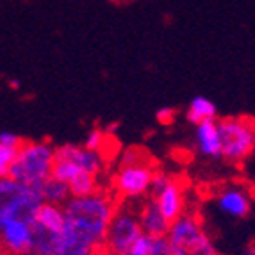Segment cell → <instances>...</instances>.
I'll return each mask as SVG.
<instances>
[{"label":"cell","mask_w":255,"mask_h":255,"mask_svg":"<svg viewBox=\"0 0 255 255\" xmlns=\"http://www.w3.org/2000/svg\"><path fill=\"white\" fill-rule=\"evenodd\" d=\"M195 143L198 152L207 159H221V141L216 120H205L196 125Z\"/></svg>","instance_id":"obj_13"},{"label":"cell","mask_w":255,"mask_h":255,"mask_svg":"<svg viewBox=\"0 0 255 255\" xmlns=\"http://www.w3.org/2000/svg\"><path fill=\"white\" fill-rule=\"evenodd\" d=\"M54 255H100V252L61 230Z\"/></svg>","instance_id":"obj_17"},{"label":"cell","mask_w":255,"mask_h":255,"mask_svg":"<svg viewBox=\"0 0 255 255\" xmlns=\"http://www.w3.org/2000/svg\"><path fill=\"white\" fill-rule=\"evenodd\" d=\"M115 209V198H111L102 191L82 198H70L63 205V232L102 252L104 236Z\"/></svg>","instance_id":"obj_1"},{"label":"cell","mask_w":255,"mask_h":255,"mask_svg":"<svg viewBox=\"0 0 255 255\" xmlns=\"http://www.w3.org/2000/svg\"><path fill=\"white\" fill-rule=\"evenodd\" d=\"M0 255H4V252H2V248H0Z\"/></svg>","instance_id":"obj_28"},{"label":"cell","mask_w":255,"mask_h":255,"mask_svg":"<svg viewBox=\"0 0 255 255\" xmlns=\"http://www.w3.org/2000/svg\"><path fill=\"white\" fill-rule=\"evenodd\" d=\"M173 116H175V111L171 107H162V109L157 111V122L161 124H171L173 122Z\"/></svg>","instance_id":"obj_26"},{"label":"cell","mask_w":255,"mask_h":255,"mask_svg":"<svg viewBox=\"0 0 255 255\" xmlns=\"http://www.w3.org/2000/svg\"><path fill=\"white\" fill-rule=\"evenodd\" d=\"M139 150L137 148H127L122 157H120V166H127V164H136V162H143L146 161L145 155H139Z\"/></svg>","instance_id":"obj_23"},{"label":"cell","mask_w":255,"mask_h":255,"mask_svg":"<svg viewBox=\"0 0 255 255\" xmlns=\"http://www.w3.org/2000/svg\"><path fill=\"white\" fill-rule=\"evenodd\" d=\"M221 141V159L229 162H243L255 148V128L250 118L218 120Z\"/></svg>","instance_id":"obj_6"},{"label":"cell","mask_w":255,"mask_h":255,"mask_svg":"<svg viewBox=\"0 0 255 255\" xmlns=\"http://www.w3.org/2000/svg\"><path fill=\"white\" fill-rule=\"evenodd\" d=\"M143 234L136 216V205L124 200L116 204L115 213L107 225L100 255H127L132 243Z\"/></svg>","instance_id":"obj_5"},{"label":"cell","mask_w":255,"mask_h":255,"mask_svg":"<svg viewBox=\"0 0 255 255\" xmlns=\"http://www.w3.org/2000/svg\"><path fill=\"white\" fill-rule=\"evenodd\" d=\"M30 243V223L5 221L0 225V248L7 255H23Z\"/></svg>","instance_id":"obj_11"},{"label":"cell","mask_w":255,"mask_h":255,"mask_svg":"<svg viewBox=\"0 0 255 255\" xmlns=\"http://www.w3.org/2000/svg\"><path fill=\"white\" fill-rule=\"evenodd\" d=\"M153 171H155V168L146 161L120 166V170L116 171L115 179H113L116 195H120L127 202L139 200L141 196L148 195Z\"/></svg>","instance_id":"obj_7"},{"label":"cell","mask_w":255,"mask_h":255,"mask_svg":"<svg viewBox=\"0 0 255 255\" xmlns=\"http://www.w3.org/2000/svg\"><path fill=\"white\" fill-rule=\"evenodd\" d=\"M59 234L52 230L39 227L36 223L30 225V243L29 248L23 255H54V250L57 247Z\"/></svg>","instance_id":"obj_14"},{"label":"cell","mask_w":255,"mask_h":255,"mask_svg":"<svg viewBox=\"0 0 255 255\" xmlns=\"http://www.w3.org/2000/svg\"><path fill=\"white\" fill-rule=\"evenodd\" d=\"M216 205L225 216L243 220L252 213V196L239 186H229L218 193Z\"/></svg>","instance_id":"obj_10"},{"label":"cell","mask_w":255,"mask_h":255,"mask_svg":"<svg viewBox=\"0 0 255 255\" xmlns=\"http://www.w3.org/2000/svg\"><path fill=\"white\" fill-rule=\"evenodd\" d=\"M155 204H157L161 214L166 220L175 221L179 216H182L186 213V198H184V187L179 180L171 179L168 182V186L159 193L155 198Z\"/></svg>","instance_id":"obj_12"},{"label":"cell","mask_w":255,"mask_h":255,"mask_svg":"<svg viewBox=\"0 0 255 255\" xmlns=\"http://www.w3.org/2000/svg\"><path fill=\"white\" fill-rule=\"evenodd\" d=\"M21 143H23V139H21L18 134H13V132H0V145L18 148Z\"/></svg>","instance_id":"obj_25"},{"label":"cell","mask_w":255,"mask_h":255,"mask_svg":"<svg viewBox=\"0 0 255 255\" xmlns=\"http://www.w3.org/2000/svg\"><path fill=\"white\" fill-rule=\"evenodd\" d=\"M32 223H36V225H39V227H45V229L52 230V232L61 234V230H63V225H64L63 207H61V205L45 204V202H43V204L38 207V211H36V216H34V221H32Z\"/></svg>","instance_id":"obj_15"},{"label":"cell","mask_w":255,"mask_h":255,"mask_svg":"<svg viewBox=\"0 0 255 255\" xmlns=\"http://www.w3.org/2000/svg\"><path fill=\"white\" fill-rule=\"evenodd\" d=\"M39 195H41V200L45 202V204L61 205V207L72 198L68 191V184L61 182V180L54 179V177H48V179L39 186Z\"/></svg>","instance_id":"obj_16"},{"label":"cell","mask_w":255,"mask_h":255,"mask_svg":"<svg viewBox=\"0 0 255 255\" xmlns=\"http://www.w3.org/2000/svg\"><path fill=\"white\" fill-rule=\"evenodd\" d=\"M186 118L193 125L202 124L205 120H216V106L205 97H195L189 104Z\"/></svg>","instance_id":"obj_18"},{"label":"cell","mask_w":255,"mask_h":255,"mask_svg":"<svg viewBox=\"0 0 255 255\" xmlns=\"http://www.w3.org/2000/svg\"><path fill=\"white\" fill-rule=\"evenodd\" d=\"M43 204L38 187H30L16 180L0 179V225L5 221H34L36 211Z\"/></svg>","instance_id":"obj_4"},{"label":"cell","mask_w":255,"mask_h":255,"mask_svg":"<svg viewBox=\"0 0 255 255\" xmlns=\"http://www.w3.org/2000/svg\"><path fill=\"white\" fill-rule=\"evenodd\" d=\"M18 148H11V146L0 145V179H5L11 170L14 157H16Z\"/></svg>","instance_id":"obj_21"},{"label":"cell","mask_w":255,"mask_h":255,"mask_svg":"<svg viewBox=\"0 0 255 255\" xmlns=\"http://www.w3.org/2000/svg\"><path fill=\"white\" fill-rule=\"evenodd\" d=\"M239 255H255V252H254V248L250 247V248H247V250H243Z\"/></svg>","instance_id":"obj_27"},{"label":"cell","mask_w":255,"mask_h":255,"mask_svg":"<svg viewBox=\"0 0 255 255\" xmlns=\"http://www.w3.org/2000/svg\"><path fill=\"white\" fill-rule=\"evenodd\" d=\"M68 191L72 198L90 196L98 191V179L86 171H77L75 177L68 182Z\"/></svg>","instance_id":"obj_19"},{"label":"cell","mask_w":255,"mask_h":255,"mask_svg":"<svg viewBox=\"0 0 255 255\" xmlns=\"http://www.w3.org/2000/svg\"><path fill=\"white\" fill-rule=\"evenodd\" d=\"M54 159V146L48 141H23L18 146L7 177L39 189V186L50 177Z\"/></svg>","instance_id":"obj_2"},{"label":"cell","mask_w":255,"mask_h":255,"mask_svg":"<svg viewBox=\"0 0 255 255\" xmlns=\"http://www.w3.org/2000/svg\"><path fill=\"white\" fill-rule=\"evenodd\" d=\"M54 157L66 159V161H70L72 164H75L81 171L95 175V177H98V175L102 173L104 166H106L104 157L100 153L91 152V150H88L86 146H81V145H72V143L54 146Z\"/></svg>","instance_id":"obj_8"},{"label":"cell","mask_w":255,"mask_h":255,"mask_svg":"<svg viewBox=\"0 0 255 255\" xmlns=\"http://www.w3.org/2000/svg\"><path fill=\"white\" fill-rule=\"evenodd\" d=\"M107 132L102 130V128H93V130H90V134L86 136V141L84 145L88 150H91V152H97L102 155V148L106 146L107 143Z\"/></svg>","instance_id":"obj_20"},{"label":"cell","mask_w":255,"mask_h":255,"mask_svg":"<svg viewBox=\"0 0 255 255\" xmlns=\"http://www.w3.org/2000/svg\"><path fill=\"white\" fill-rule=\"evenodd\" d=\"M136 216L143 234L150 238H166L170 230V221L161 214L153 198H139V204L136 205Z\"/></svg>","instance_id":"obj_9"},{"label":"cell","mask_w":255,"mask_h":255,"mask_svg":"<svg viewBox=\"0 0 255 255\" xmlns=\"http://www.w3.org/2000/svg\"><path fill=\"white\" fill-rule=\"evenodd\" d=\"M171 180V177L168 173H164V171L161 170H155L152 175V180H150V187H148V195L150 198H155V196L159 195V193L164 189L166 186H168V182Z\"/></svg>","instance_id":"obj_22"},{"label":"cell","mask_w":255,"mask_h":255,"mask_svg":"<svg viewBox=\"0 0 255 255\" xmlns=\"http://www.w3.org/2000/svg\"><path fill=\"white\" fill-rule=\"evenodd\" d=\"M171 255H220L209 238L200 218L193 213H184L170 223L166 234Z\"/></svg>","instance_id":"obj_3"},{"label":"cell","mask_w":255,"mask_h":255,"mask_svg":"<svg viewBox=\"0 0 255 255\" xmlns=\"http://www.w3.org/2000/svg\"><path fill=\"white\" fill-rule=\"evenodd\" d=\"M148 255H171L166 238H152V248H150Z\"/></svg>","instance_id":"obj_24"}]
</instances>
